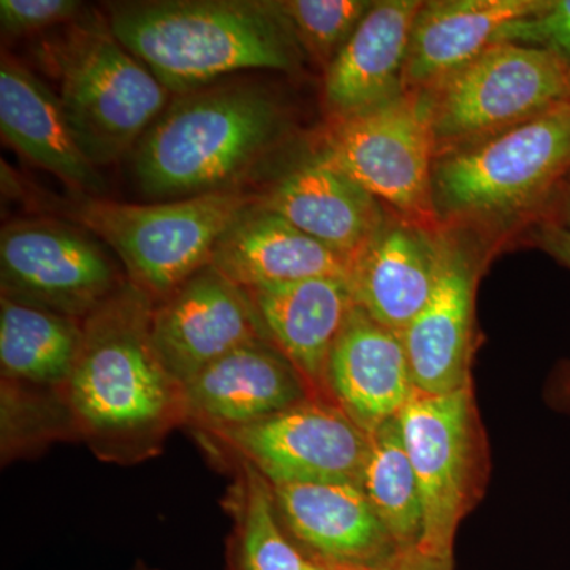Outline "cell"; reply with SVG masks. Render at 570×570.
Segmentation results:
<instances>
[{"mask_svg": "<svg viewBox=\"0 0 570 570\" xmlns=\"http://www.w3.org/2000/svg\"><path fill=\"white\" fill-rule=\"evenodd\" d=\"M107 22L175 96L235 71H298L306 58L272 0L118 2L108 6Z\"/></svg>", "mask_w": 570, "mask_h": 570, "instance_id": "obj_1", "label": "cell"}, {"mask_svg": "<svg viewBox=\"0 0 570 570\" xmlns=\"http://www.w3.org/2000/svg\"><path fill=\"white\" fill-rule=\"evenodd\" d=\"M285 129L283 105L254 82L176 96L130 153L135 181L153 202L239 190Z\"/></svg>", "mask_w": 570, "mask_h": 570, "instance_id": "obj_2", "label": "cell"}, {"mask_svg": "<svg viewBox=\"0 0 570 570\" xmlns=\"http://www.w3.org/2000/svg\"><path fill=\"white\" fill-rule=\"evenodd\" d=\"M47 45L59 102L86 157L99 168L132 153L170 91L102 18L85 13Z\"/></svg>", "mask_w": 570, "mask_h": 570, "instance_id": "obj_3", "label": "cell"}, {"mask_svg": "<svg viewBox=\"0 0 570 570\" xmlns=\"http://www.w3.org/2000/svg\"><path fill=\"white\" fill-rule=\"evenodd\" d=\"M569 175L570 100L438 157L434 205L442 225H502L551 204Z\"/></svg>", "mask_w": 570, "mask_h": 570, "instance_id": "obj_4", "label": "cell"}, {"mask_svg": "<svg viewBox=\"0 0 570 570\" xmlns=\"http://www.w3.org/2000/svg\"><path fill=\"white\" fill-rule=\"evenodd\" d=\"M257 197L239 189L121 204L78 194L66 213L118 254L132 284L149 296L165 298L209 265L220 236Z\"/></svg>", "mask_w": 570, "mask_h": 570, "instance_id": "obj_5", "label": "cell"}, {"mask_svg": "<svg viewBox=\"0 0 570 570\" xmlns=\"http://www.w3.org/2000/svg\"><path fill=\"white\" fill-rule=\"evenodd\" d=\"M151 299L122 284L82 322L80 354L69 379L71 406L100 431L157 422L179 387L151 340Z\"/></svg>", "mask_w": 570, "mask_h": 570, "instance_id": "obj_6", "label": "cell"}, {"mask_svg": "<svg viewBox=\"0 0 570 570\" xmlns=\"http://www.w3.org/2000/svg\"><path fill=\"white\" fill-rule=\"evenodd\" d=\"M397 422L422 497L419 549L453 557L461 521L479 504L490 480V444L474 384L442 395L414 390Z\"/></svg>", "mask_w": 570, "mask_h": 570, "instance_id": "obj_7", "label": "cell"}, {"mask_svg": "<svg viewBox=\"0 0 570 570\" xmlns=\"http://www.w3.org/2000/svg\"><path fill=\"white\" fill-rule=\"evenodd\" d=\"M318 153L390 213L428 230L444 228L433 195L436 140L430 92H404L373 110L332 119Z\"/></svg>", "mask_w": 570, "mask_h": 570, "instance_id": "obj_8", "label": "cell"}, {"mask_svg": "<svg viewBox=\"0 0 570 570\" xmlns=\"http://www.w3.org/2000/svg\"><path fill=\"white\" fill-rule=\"evenodd\" d=\"M428 92L438 159L569 102L570 69L546 48L499 41Z\"/></svg>", "mask_w": 570, "mask_h": 570, "instance_id": "obj_9", "label": "cell"}, {"mask_svg": "<svg viewBox=\"0 0 570 570\" xmlns=\"http://www.w3.org/2000/svg\"><path fill=\"white\" fill-rule=\"evenodd\" d=\"M3 296L88 317L122 283L96 236L56 219H20L0 232Z\"/></svg>", "mask_w": 570, "mask_h": 570, "instance_id": "obj_10", "label": "cell"}, {"mask_svg": "<svg viewBox=\"0 0 570 570\" xmlns=\"http://www.w3.org/2000/svg\"><path fill=\"white\" fill-rule=\"evenodd\" d=\"M224 434L272 485H360L371 448V434L343 409L313 397L249 425L224 430Z\"/></svg>", "mask_w": 570, "mask_h": 570, "instance_id": "obj_11", "label": "cell"}, {"mask_svg": "<svg viewBox=\"0 0 570 570\" xmlns=\"http://www.w3.org/2000/svg\"><path fill=\"white\" fill-rule=\"evenodd\" d=\"M151 340L181 387L216 360L268 336L245 288L209 264L154 307Z\"/></svg>", "mask_w": 570, "mask_h": 570, "instance_id": "obj_12", "label": "cell"}, {"mask_svg": "<svg viewBox=\"0 0 570 570\" xmlns=\"http://www.w3.org/2000/svg\"><path fill=\"white\" fill-rule=\"evenodd\" d=\"M479 275L478 257L444 230L436 287L401 335L419 392L442 395L474 384Z\"/></svg>", "mask_w": 570, "mask_h": 570, "instance_id": "obj_13", "label": "cell"}, {"mask_svg": "<svg viewBox=\"0 0 570 570\" xmlns=\"http://www.w3.org/2000/svg\"><path fill=\"white\" fill-rule=\"evenodd\" d=\"M245 291L266 336L305 382L307 396L332 401L326 385L330 354L356 306L348 279L313 277Z\"/></svg>", "mask_w": 570, "mask_h": 570, "instance_id": "obj_14", "label": "cell"}, {"mask_svg": "<svg viewBox=\"0 0 570 570\" xmlns=\"http://www.w3.org/2000/svg\"><path fill=\"white\" fill-rule=\"evenodd\" d=\"M276 508L316 561L362 570H385L400 557L395 540L358 483L272 485Z\"/></svg>", "mask_w": 570, "mask_h": 570, "instance_id": "obj_15", "label": "cell"}, {"mask_svg": "<svg viewBox=\"0 0 570 570\" xmlns=\"http://www.w3.org/2000/svg\"><path fill=\"white\" fill-rule=\"evenodd\" d=\"M258 204L354 264L390 212L324 154L277 179Z\"/></svg>", "mask_w": 570, "mask_h": 570, "instance_id": "obj_16", "label": "cell"}, {"mask_svg": "<svg viewBox=\"0 0 570 570\" xmlns=\"http://www.w3.org/2000/svg\"><path fill=\"white\" fill-rule=\"evenodd\" d=\"M326 385L333 403L376 433L415 390L403 337L356 305L330 354Z\"/></svg>", "mask_w": 570, "mask_h": 570, "instance_id": "obj_17", "label": "cell"}, {"mask_svg": "<svg viewBox=\"0 0 570 570\" xmlns=\"http://www.w3.org/2000/svg\"><path fill=\"white\" fill-rule=\"evenodd\" d=\"M442 234L390 213L384 227L352 264L356 305L397 335L422 313L436 287Z\"/></svg>", "mask_w": 570, "mask_h": 570, "instance_id": "obj_18", "label": "cell"}, {"mask_svg": "<svg viewBox=\"0 0 570 570\" xmlns=\"http://www.w3.org/2000/svg\"><path fill=\"white\" fill-rule=\"evenodd\" d=\"M423 2H373L324 77V100L332 119L348 118L396 99L404 89V69L412 26Z\"/></svg>", "mask_w": 570, "mask_h": 570, "instance_id": "obj_19", "label": "cell"}, {"mask_svg": "<svg viewBox=\"0 0 570 570\" xmlns=\"http://www.w3.org/2000/svg\"><path fill=\"white\" fill-rule=\"evenodd\" d=\"M181 390L194 415L223 430L249 425L309 397L295 367L268 340L216 360Z\"/></svg>", "mask_w": 570, "mask_h": 570, "instance_id": "obj_20", "label": "cell"}, {"mask_svg": "<svg viewBox=\"0 0 570 570\" xmlns=\"http://www.w3.org/2000/svg\"><path fill=\"white\" fill-rule=\"evenodd\" d=\"M0 130L29 163L50 171L78 194H104L102 175L78 145L58 94L6 52L0 59Z\"/></svg>", "mask_w": 570, "mask_h": 570, "instance_id": "obj_21", "label": "cell"}, {"mask_svg": "<svg viewBox=\"0 0 570 570\" xmlns=\"http://www.w3.org/2000/svg\"><path fill=\"white\" fill-rule=\"evenodd\" d=\"M547 0H431L420 7L404 69V89L428 91L501 41L512 22Z\"/></svg>", "mask_w": 570, "mask_h": 570, "instance_id": "obj_22", "label": "cell"}, {"mask_svg": "<svg viewBox=\"0 0 570 570\" xmlns=\"http://www.w3.org/2000/svg\"><path fill=\"white\" fill-rule=\"evenodd\" d=\"M209 264L243 288L351 276L346 258L257 200L220 236Z\"/></svg>", "mask_w": 570, "mask_h": 570, "instance_id": "obj_23", "label": "cell"}, {"mask_svg": "<svg viewBox=\"0 0 570 570\" xmlns=\"http://www.w3.org/2000/svg\"><path fill=\"white\" fill-rule=\"evenodd\" d=\"M81 340L77 318L2 296L0 363L9 376L37 384L69 381Z\"/></svg>", "mask_w": 570, "mask_h": 570, "instance_id": "obj_24", "label": "cell"}, {"mask_svg": "<svg viewBox=\"0 0 570 570\" xmlns=\"http://www.w3.org/2000/svg\"><path fill=\"white\" fill-rule=\"evenodd\" d=\"M360 487L397 549L407 551L419 547L423 538L422 497L397 417L371 434Z\"/></svg>", "mask_w": 570, "mask_h": 570, "instance_id": "obj_25", "label": "cell"}, {"mask_svg": "<svg viewBox=\"0 0 570 570\" xmlns=\"http://www.w3.org/2000/svg\"><path fill=\"white\" fill-rule=\"evenodd\" d=\"M272 483L254 466L247 468L245 519H243V570H307L306 560L288 542L276 519Z\"/></svg>", "mask_w": 570, "mask_h": 570, "instance_id": "obj_26", "label": "cell"}, {"mask_svg": "<svg viewBox=\"0 0 570 570\" xmlns=\"http://www.w3.org/2000/svg\"><path fill=\"white\" fill-rule=\"evenodd\" d=\"M366 0H281L306 58L328 69L371 9Z\"/></svg>", "mask_w": 570, "mask_h": 570, "instance_id": "obj_27", "label": "cell"}, {"mask_svg": "<svg viewBox=\"0 0 570 570\" xmlns=\"http://www.w3.org/2000/svg\"><path fill=\"white\" fill-rule=\"evenodd\" d=\"M501 41L546 48L570 69V0H547L538 13L508 26Z\"/></svg>", "mask_w": 570, "mask_h": 570, "instance_id": "obj_28", "label": "cell"}, {"mask_svg": "<svg viewBox=\"0 0 570 570\" xmlns=\"http://www.w3.org/2000/svg\"><path fill=\"white\" fill-rule=\"evenodd\" d=\"M82 14L85 6L78 0H2L0 28L6 37H22L70 24Z\"/></svg>", "mask_w": 570, "mask_h": 570, "instance_id": "obj_29", "label": "cell"}, {"mask_svg": "<svg viewBox=\"0 0 570 570\" xmlns=\"http://www.w3.org/2000/svg\"><path fill=\"white\" fill-rule=\"evenodd\" d=\"M531 239L542 253L570 269V228L543 219L532 228Z\"/></svg>", "mask_w": 570, "mask_h": 570, "instance_id": "obj_30", "label": "cell"}, {"mask_svg": "<svg viewBox=\"0 0 570 570\" xmlns=\"http://www.w3.org/2000/svg\"><path fill=\"white\" fill-rule=\"evenodd\" d=\"M385 570H455L453 557H439L415 549L401 551L400 557Z\"/></svg>", "mask_w": 570, "mask_h": 570, "instance_id": "obj_31", "label": "cell"}, {"mask_svg": "<svg viewBox=\"0 0 570 570\" xmlns=\"http://www.w3.org/2000/svg\"><path fill=\"white\" fill-rule=\"evenodd\" d=\"M547 400L554 409L570 412V360L558 367L547 387Z\"/></svg>", "mask_w": 570, "mask_h": 570, "instance_id": "obj_32", "label": "cell"}, {"mask_svg": "<svg viewBox=\"0 0 570 570\" xmlns=\"http://www.w3.org/2000/svg\"><path fill=\"white\" fill-rule=\"evenodd\" d=\"M547 220L570 228V186L562 193L560 200L554 205V212Z\"/></svg>", "mask_w": 570, "mask_h": 570, "instance_id": "obj_33", "label": "cell"}, {"mask_svg": "<svg viewBox=\"0 0 570 570\" xmlns=\"http://www.w3.org/2000/svg\"><path fill=\"white\" fill-rule=\"evenodd\" d=\"M307 570H362V569L346 568V566L328 564V562L311 560V566H309V569H307Z\"/></svg>", "mask_w": 570, "mask_h": 570, "instance_id": "obj_34", "label": "cell"}]
</instances>
